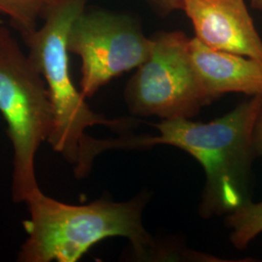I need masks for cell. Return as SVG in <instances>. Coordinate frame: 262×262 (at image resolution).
Segmentation results:
<instances>
[{
  "mask_svg": "<svg viewBox=\"0 0 262 262\" xmlns=\"http://www.w3.org/2000/svg\"><path fill=\"white\" fill-rule=\"evenodd\" d=\"M148 194L129 201L99 199L85 205L62 203L41 189L27 200L29 219L23 225L28 234L20 246L19 262H76L94 245L111 237H123L135 256L148 258L156 246L143 225Z\"/></svg>",
  "mask_w": 262,
  "mask_h": 262,
  "instance_id": "2",
  "label": "cell"
},
{
  "mask_svg": "<svg viewBox=\"0 0 262 262\" xmlns=\"http://www.w3.org/2000/svg\"><path fill=\"white\" fill-rule=\"evenodd\" d=\"M151 38L129 16L84 12L68 36V51L81 58L80 92L91 98L114 78L136 69L150 55Z\"/></svg>",
  "mask_w": 262,
  "mask_h": 262,
  "instance_id": "6",
  "label": "cell"
},
{
  "mask_svg": "<svg viewBox=\"0 0 262 262\" xmlns=\"http://www.w3.org/2000/svg\"><path fill=\"white\" fill-rule=\"evenodd\" d=\"M197 40L214 50L262 61V40L245 0H180Z\"/></svg>",
  "mask_w": 262,
  "mask_h": 262,
  "instance_id": "7",
  "label": "cell"
},
{
  "mask_svg": "<svg viewBox=\"0 0 262 262\" xmlns=\"http://www.w3.org/2000/svg\"><path fill=\"white\" fill-rule=\"evenodd\" d=\"M0 114L14 152L12 199L27 202L40 189L35 158L52 132L54 114L43 76L5 27H0Z\"/></svg>",
  "mask_w": 262,
  "mask_h": 262,
  "instance_id": "4",
  "label": "cell"
},
{
  "mask_svg": "<svg viewBox=\"0 0 262 262\" xmlns=\"http://www.w3.org/2000/svg\"><path fill=\"white\" fill-rule=\"evenodd\" d=\"M261 107L262 96H252L211 122L161 120L151 124L159 135L105 139V148L137 150L169 145L187 151L206 176L199 215L204 219L227 215L251 201L252 166L256 158L253 128Z\"/></svg>",
  "mask_w": 262,
  "mask_h": 262,
  "instance_id": "1",
  "label": "cell"
},
{
  "mask_svg": "<svg viewBox=\"0 0 262 262\" xmlns=\"http://www.w3.org/2000/svg\"><path fill=\"white\" fill-rule=\"evenodd\" d=\"M253 148L256 158H262V107L257 115L253 128Z\"/></svg>",
  "mask_w": 262,
  "mask_h": 262,
  "instance_id": "13",
  "label": "cell"
},
{
  "mask_svg": "<svg viewBox=\"0 0 262 262\" xmlns=\"http://www.w3.org/2000/svg\"><path fill=\"white\" fill-rule=\"evenodd\" d=\"M160 15L166 16L173 11L181 10L180 0H145Z\"/></svg>",
  "mask_w": 262,
  "mask_h": 262,
  "instance_id": "12",
  "label": "cell"
},
{
  "mask_svg": "<svg viewBox=\"0 0 262 262\" xmlns=\"http://www.w3.org/2000/svg\"><path fill=\"white\" fill-rule=\"evenodd\" d=\"M150 38V55L124 90L129 112L161 120L194 118L213 101L193 63L190 38L182 31H162Z\"/></svg>",
  "mask_w": 262,
  "mask_h": 262,
  "instance_id": "5",
  "label": "cell"
},
{
  "mask_svg": "<svg viewBox=\"0 0 262 262\" xmlns=\"http://www.w3.org/2000/svg\"><path fill=\"white\" fill-rule=\"evenodd\" d=\"M225 225L231 229L230 242L237 250L246 249L262 232V201L252 200L226 215Z\"/></svg>",
  "mask_w": 262,
  "mask_h": 262,
  "instance_id": "9",
  "label": "cell"
},
{
  "mask_svg": "<svg viewBox=\"0 0 262 262\" xmlns=\"http://www.w3.org/2000/svg\"><path fill=\"white\" fill-rule=\"evenodd\" d=\"M251 5L254 9L262 12V0H251Z\"/></svg>",
  "mask_w": 262,
  "mask_h": 262,
  "instance_id": "14",
  "label": "cell"
},
{
  "mask_svg": "<svg viewBox=\"0 0 262 262\" xmlns=\"http://www.w3.org/2000/svg\"><path fill=\"white\" fill-rule=\"evenodd\" d=\"M190 54L200 81L215 101L230 93L262 96V61L207 47L190 38Z\"/></svg>",
  "mask_w": 262,
  "mask_h": 262,
  "instance_id": "8",
  "label": "cell"
},
{
  "mask_svg": "<svg viewBox=\"0 0 262 262\" xmlns=\"http://www.w3.org/2000/svg\"><path fill=\"white\" fill-rule=\"evenodd\" d=\"M53 0H0V14L9 18L21 35L37 28V21Z\"/></svg>",
  "mask_w": 262,
  "mask_h": 262,
  "instance_id": "10",
  "label": "cell"
},
{
  "mask_svg": "<svg viewBox=\"0 0 262 262\" xmlns=\"http://www.w3.org/2000/svg\"><path fill=\"white\" fill-rule=\"evenodd\" d=\"M88 0H53L43 18L44 25L23 34L28 57L43 76L54 114L53 129L47 142L69 163H76L90 140L86 128L103 125L113 130L122 119H109L94 112L76 88L70 75L68 36Z\"/></svg>",
  "mask_w": 262,
  "mask_h": 262,
  "instance_id": "3",
  "label": "cell"
},
{
  "mask_svg": "<svg viewBox=\"0 0 262 262\" xmlns=\"http://www.w3.org/2000/svg\"><path fill=\"white\" fill-rule=\"evenodd\" d=\"M122 122H123L122 126L119 130L117 131H122V132L127 131L132 127L137 126V124L139 123V121L134 119V118H122ZM92 139H93V137H90V140L88 142V144H86L85 148L83 150L82 156L80 157L79 160L76 163H70L74 168V174H75L77 178H84L91 172L92 166H91V164L89 162V159H88V150H89V148L91 146Z\"/></svg>",
  "mask_w": 262,
  "mask_h": 262,
  "instance_id": "11",
  "label": "cell"
}]
</instances>
